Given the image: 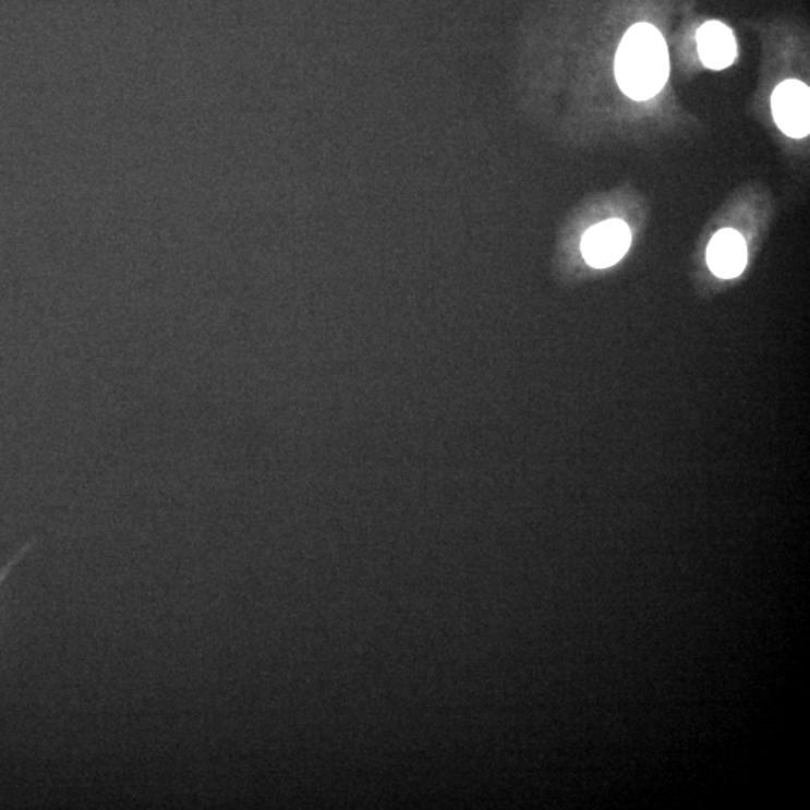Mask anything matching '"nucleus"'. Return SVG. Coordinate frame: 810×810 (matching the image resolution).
I'll list each match as a JSON object with an SVG mask.
<instances>
[{
    "mask_svg": "<svg viewBox=\"0 0 810 810\" xmlns=\"http://www.w3.org/2000/svg\"><path fill=\"white\" fill-rule=\"evenodd\" d=\"M668 47L660 31L649 23L630 27L616 56V78L626 97L648 101L668 82Z\"/></svg>",
    "mask_w": 810,
    "mask_h": 810,
    "instance_id": "1",
    "label": "nucleus"
},
{
    "mask_svg": "<svg viewBox=\"0 0 810 810\" xmlns=\"http://www.w3.org/2000/svg\"><path fill=\"white\" fill-rule=\"evenodd\" d=\"M774 121L782 133L791 138H805L810 133V90L798 80H786L773 92Z\"/></svg>",
    "mask_w": 810,
    "mask_h": 810,
    "instance_id": "2",
    "label": "nucleus"
},
{
    "mask_svg": "<svg viewBox=\"0 0 810 810\" xmlns=\"http://www.w3.org/2000/svg\"><path fill=\"white\" fill-rule=\"evenodd\" d=\"M630 242L632 237L628 225L620 219H608L587 231L581 251L590 266L606 269L625 257Z\"/></svg>",
    "mask_w": 810,
    "mask_h": 810,
    "instance_id": "3",
    "label": "nucleus"
},
{
    "mask_svg": "<svg viewBox=\"0 0 810 810\" xmlns=\"http://www.w3.org/2000/svg\"><path fill=\"white\" fill-rule=\"evenodd\" d=\"M709 267L716 277L732 279L743 273L748 263L746 242L738 231L721 230L714 234L708 249Z\"/></svg>",
    "mask_w": 810,
    "mask_h": 810,
    "instance_id": "4",
    "label": "nucleus"
},
{
    "mask_svg": "<svg viewBox=\"0 0 810 810\" xmlns=\"http://www.w3.org/2000/svg\"><path fill=\"white\" fill-rule=\"evenodd\" d=\"M698 53L710 70H725L737 55L733 31L721 22H709L697 34Z\"/></svg>",
    "mask_w": 810,
    "mask_h": 810,
    "instance_id": "5",
    "label": "nucleus"
},
{
    "mask_svg": "<svg viewBox=\"0 0 810 810\" xmlns=\"http://www.w3.org/2000/svg\"><path fill=\"white\" fill-rule=\"evenodd\" d=\"M31 548H32V544H27L25 548H23L22 551H19L17 556H15L13 560L8 563L5 568L0 569V585H2V582L7 580V577L8 575H10L11 570H13L14 565H17V563L22 560L23 557L26 556L27 551H29Z\"/></svg>",
    "mask_w": 810,
    "mask_h": 810,
    "instance_id": "6",
    "label": "nucleus"
}]
</instances>
